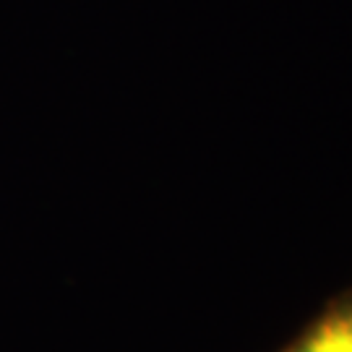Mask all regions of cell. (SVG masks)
I'll return each instance as SVG.
<instances>
[{
	"label": "cell",
	"instance_id": "6da1fadb",
	"mask_svg": "<svg viewBox=\"0 0 352 352\" xmlns=\"http://www.w3.org/2000/svg\"><path fill=\"white\" fill-rule=\"evenodd\" d=\"M282 352H352V295L331 302Z\"/></svg>",
	"mask_w": 352,
	"mask_h": 352
}]
</instances>
